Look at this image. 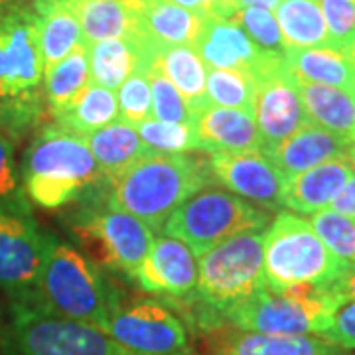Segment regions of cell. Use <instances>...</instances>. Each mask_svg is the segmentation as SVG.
Wrapping results in <instances>:
<instances>
[{"label": "cell", "instance_id": "6da1fadb", "mask_svg": "<svg viewBox=\"0 0 355 355\" xmlns=\"http://www.w3.org/2000/svg\"><path fill=\"white\" fill-rule=\"evenodd\" d=\"M30 308L105 330L121 302L113 284L87 257L53 235H42L36 304Z\"/></svg>", "mask_w": 355, "mask_h": 355}, {"label": "cell", "instance_id": "7a4b0ae2", "mask_svg": "<svg viewBox=\"0 0 355 355\" xmlns=\"http://www.w3.org/2000/svg\"><path fill=\"white\" fill-rule=\"evenodd\" d=\"M211 180L207 158L150 150L111 184L109 203L160 231L168 217Z\"/></svg>", "mask_w": 355, "mask_h": 355}, {"label": "cell", "instance_id": "3957f363", "mask_svg": "<svg viewBox=\"0 0 355 355\" xmlns=\"http://www.w3.org/2000/svg\"><path fill=\"white\" fill-rule=\"evenodd\" d=\"M44 73L36 18L24 0L0 14V125L20 132L38 121Z\"/></svg>", "mask_w": 355, "mask_h": 355}, {"label": "cell", "instance_id": "277c9868", "mask_svg": "<svg viewBox=\"0 0 355 355\" xmlns=\"http://www.w3.org/2000/svg\"><path fill=\"white\" fill-rule=\"evenodd\" d=\"M103 176L85 137L60 127H48L36 137L22 164L26 198L44 209L76 202Z\"/></svg>", "mask_w": 355, "mask_h": 355}, {"label": "cell", "instance_id": "5b68a950", "mask_svg": "<svg viewBox=\"0 0 355 355\" xmlns=\"http://www.w3.org/2000/svg\"><path fill=\"white\" fill-rule=\"evenodd\" d=\"M347 272L310 221L282 211L265 231V280L270 291L296 284L330 286Z\"/></svg>", "mask_w": 355, "mask_h": 355}, {"label": "cell", "instance_id": "8992f818", "mask_svg": "<svg viewBox=\"0 0 355 355\" xmlns=\"http://www.w3.org/2000/svg\"><path fill=\"white\" fill-rule=\"evenodd\" d=\"M338 308L328 286L296 284L284 291L265 286L225 318L239 330L322 338Z\"/></svg>", "mask_w": 355, "mask_h": 355}, {"label": "cell", "instance_id": "52a82bcc", "mask_svg": "<svg viewBox=\"0 0 355 355\" xmlns=\"http://www.w3.org/2000/svg\"><path fill=\"white\" fill-rule=\"evenodd\" d=\"M198 294L217 314H229L266 286L265 231H245L200 257Z\"/></svg>", "mask_w": 355, "mask_h": 355}, {"label": "cell", "instance_id": "ba28073f", "mask_svg": "<svg viewBox=\"0 0 355 355\" xmlns=\"http://www.w3.org/2000/svg\"><path fill=\"white\" fill-rule=\"evenodd\" d=\"M268 214L231 191L203 188L184 202L164 223V235L184 241L196 257L245 231H263Z\"/></svg>", "mask_w": 355, "mask_h": 355}, {"label": "cell", "instance_id": "9c48e42d", "mask_svg": "<svg viewBox=\"0 0 355 355\" xmlns=\"http://www.w3.org/2000/svg\"><path fill=\"white\" fill-rule=\"evenodd\" d=\"M2 355H127L99 328L12 304V322L2 338Z\"/></svg>", "mask_w": 355, "mask_h": 355}, {"label": "cell", "instance_id": "30bf717a", "mask_svg": "<svg viewBox=\"0 0 355 355\" xmlns=\"http://www.w3.org/2000/svg\"><path fill=\"white\" fill-rule=\"evenodd\" d=\"M76 233L99 263L130 279L137 277L154 243V231L142 219L111 203L83 217Z\"/></svg>", "mask_w": 355, "mask_h": 355}, {"label": "cell", "instance_id": "8fae6325", "mask_svg": "<svg viewBox=\"0 0 355 355\" xmlns=\"http://www.w3.org/2000/svg\"><path fill=\"white\" fill-rule=\"evenodd\" d=\"M105 334L127 355H188L190 340L184 322L168 306L142 300L119 308Z\"/></svg>", "mask_w": 355, "mask_h": 355}, {"label": "cell", "instance_id": "7c38bea8", "mask_svg": "<svg viewBox=\"0 0 355 355\" xmlns=\"http://www.w3.org/2000/svg\"><path fill=\"white\" fill-rule=\"evenodd\" d=\"M254 123L261 150H270L310 123L300 97L298 81L277 58L254 76Z\"/></svg>", "mask_w": 355, "mask_h": 355}, {"label": "cell", "instance_id": "4fadbf2b", "mask_svg": "<svg viewBox=\"0 0 355 355\" xmlns=\"http://www.w3.org/2000/svg\"><path fill=\"white\" fill-rule=\"evenodd\" d=\"M42 235L30 209H0V288L12 304H36Z\"/></svg>", "mask_w": 355, "mask_h": 355}, {"label": "cell", "instance_id": "5bb4252c", "mask_svg": "<svg viewBox=\"0 0 355 355\" xmlns=\"http://www.w3.org/2000/svg\"><path fill=\"white\" fill-rule=\"evenodd\" d=\"M207 164L214 182L223 184L231 193L270 211L282 207L284 178L263 150L209 153Z\"/></svg>", "mask_w": 355, "mask_h": 355}, {"label": "cell", "instance_id": "9a60e30c", "mask_svg": "<svg viewBox=\"0 0 355 355\" xmlns=\"http://www.w3.org/2000/svg\"><path fill=\"white\" fill-rule=\"evenodd\" d=\"M135 279L142 291L150 294L182 298L198 288L200 266L186 243L162 235L154 239L153 249L137 270Z\"/></svg>", "mask_w": 355, "mask_h": 355}, {"label": "cell", "instance_id": "2e32d148", "mask_svg": "<svg viewBox=\"0 0 355 355\" xmlns=\"http://www.w3.org/2000/svg\"><path fill=\"white\" fill-rule=\"evenodd\" d=\"M193 48L209 69H237L253 77L272 60L284 58L257 48L241 26L229 18H207Z\"/></svg>", "mask_w": 355, "mask_h": 355}, {"label": "cell", "instance_id": "e0dca14e", "mask_svg": "<svg viewBox=\"0 0 355 355\" xmlns=\"http://www.w3.org/2000/svg\"><path fill=\"white\" fill-rule=\"evenodd\" d=\"M209 355H345L320 336H279L247 330H216L207 342Z\"/></svg>", "mask_w": 355, "mask_h": 355}, {"label": "cell", "instance_id": "ac0fdd59", "mask_svg": "<svg viewBox=\"0 0 355 355\" xmlns=\"http://www.w3.org/2000/svg\"><path fill=\"white\" fill-rule=\"evenodd\" d=\"M191 125L205 153H245L261 150V137L254 114L241 109L203 103L193 109Z\"/></svg>", "mask_w": 355, "mask_h": 355}, {"label": "cell", "instance_id": "d6986e66", "mask_svg": "<svg viewBox=\"0 0 355 355\" xmlns=\"http://www.w3.org/2000/svg\"><path fill=\"white\" fill-rule=\"evenodd\" d=\"M347 146L349 140L340 139L331 135L330 130H324L308 123L298 132L280 142L279 146L263 153L277 166V170L286 182L306 170L330 162L334 158H343V154L347 153Z\"/></svg>", "mask_w": 355, "mask_h": 355}, {"label": "cell", "instance_id": "ffe728a7", "mask_svg": "<svg viewBox=\"0 0 355 355\" xmlns=\"http://www.w3.org/2000/svg\"><path fill=\"white\" fill-rule=\"evenodd\" d=\"M352 174L354 168L343 158H334L330 162L306 170L284 182L282 205L300 216H314L330 207L334 198L343 190Z\"/></svg>", "mask_w": 355, "mask_h": 355}, {"label": "cell", "instance_id": "44dd1931", "mask_svg": "<svg viewBox=\"0 0 355 355\" xmlns=\"http://www.w3.org/2000/svg\"><path fill=\"white\" fill-rule=\"evenodd\" d=\"M69 6L81 24L85 46L105 40H146L139 10L123 0H77Z\"/></svg>", "mask_w": 355, "mask_h": 355}, {"label": "cell", "instance_id": "7402d4cb", "mask_svg": "<svg viewBox=\"0 0 355 355\" xmlns=\"http://www.w3.org/2000/svg\"><path fill=\"white\" fill-rule=\"evenodd\" d=\"M146 40L156 48L196 46L202 36L205 16L170 0H144L139 6Z\"/></svg>", "mask_w": 355, "mask_h": 355}, {"label": "cell", "instance_id": "603a6c76", "mask_svg": "<svg viewBox=\"0 0 355 355\" xmlns=\"http://www.w3.org/2000/svg\"><path fill=\"white\" fill-rule=\"evenodd\" d=\"M85 140L103 174L111 184H114L130 166L153 150L150 146H146L137 127L123 121L121 116L109 123L107 127L87 135Z\"/></svg>", "mask_w": 355, "mask_h": 355}, {"label": "cell", "instance_id": "cb8c5ba5", "mask_svg": "<svg viewBox=\"0 0 355 355\" xmlns=\"http://www.w3.org/2000/svg\"><path fill=\"white\" fill-rule=\"evenodd\" d=\"M44 67L50 69L83 44L81 24L69 4L60 0H30Z\"/></svg>", "mask_w": 355, "mask_h": 355}, {"label": "cell", "instance_id": "d4e9b609", "mask_svg": "<svg viewBox=\"0 0 355 355\" xmlns=\"http://www.w3.org/2000/svg\"><path fill=\"white\" fill-rule=\"evenodd\" d=\"M91 81L114 91L150 60L148 40H105L87 46Z\"/></svg>", "mask_w": 355, "mask_h": 355}, {"label": "cell", "instance_id": "484cf974", "mask_svg": "<svg viewBox=\"0 0 355 355\" xmlns=\"http://www.w3.org/2000/svg\"><path fill=\"white\" fill-rule=\"evenodd\" d=\"M296 81L310 123L352 142L355 139V91Z\"/></svg>", "mask_w": 355, "mask_h": 355}, {"label": "cell", "instance_id": "4316f807", "mask_svg": "<svg viewBox=\"0 0 355 355\" xmlns=\"http://www.w3.org/2000/svg\"><path fill=\"white\" fill-rule=\"evenodd\" d=\"M286 67L300 81L355 91V69L345 51L336 48H306L284 53Z\"/></svg>", "mask_w": 355, "mask_h": 355}, {"label": "cell", "instance_id": "83f0119b", "mask_svg": "<svg viewBox=\"0 0 355 355\" xmlns=\"http://www.w3.org/2000/svg\"><path fill=\"white\" fill-rule=\"evenodd\" d=\"M275 16L286 51L330 46L328 28L318 0H280Z\"/></svg>", "mask_w": 355, "mask_h": 355}, {"label": "cell", "instance_id": "f1b7e54d", "mask_svg": "<svg viewBox=\"0 0 355 355\" xmlns=\"http://www.w3.org/2000/svg\"><path fill=\"white\" fill-rule=\"evenodd\" d=\"M91 65L85 44L71 51L62 62L46 69L44 73V99L51 116L62 113L65 107L76 103L81 93L91 85Z\"/></svg>", "mask_w": 355, "mask_h": 355}, {"label": "cell", "instance_id": "f546056e", "mask_svg": "<svg viewBox=\"0 0 355 355\" xmlns=\"http://www.w3.org/2000/svg\"><path fill=\"white\" fill-rule=\"evenodd\" d=\"M153 58L158 67L190 103L191 111L205 103L207 67L191 46H153Z\"/></svg>", "mask_w": 355, "mask_h": 355}, {"label": "cell", "instance_id": "4dcf8cb0", "mask_svg": "<svg viewBox=\"0 0 355 355\" xmlns=\"http://www.w3.org/2000/svg\"><path fill=\"white\" fill-rule=\"evenodd\" d=\"M119 116V101L114 91L91 83L81 93V97L69 107H65L62 113L55 114L53 121L55 127L76 132L79 137H87L116 121Z\"/></svg>", "mask_w": 355, "mask_h": 355}, {"label": "cell", "instance_id": "1f68e13d", "mask_svg": "<svg viewBox=\"0 0 355 355\" xmlns=\"http://www.w3.org/2000/svg\"><path fill=\"white\" fill-rule=\"evenodd\" d=\"M205 101L253 113L254 77L237 69H209L205 81Z\"/></svg>", "mask_w": 355, "mask_h": 355}, {"label": "cell", "instance_id": "d6a6232c", "mask_svg": "<svg viewBox=\"0 0 355 355\" xmlns=\"http://www.w3.org/2000/svg\"><path fill=\"white\" fill-rule=\"evenodd\" d=\"M310 225L345 270L355 268V217L326 207L310 217Z\"/></svg>", "mask_w": 355, "mask_h": 355}, {"label": "cell", "instance_id": "836d02e7", "mask_svg": "<svg viewBox=\"0 0 355 355\" xmlns=\"http://www.w3.org/2000/svg\"><path fill=\"white\" fill-rule=\"evenodd\" d=\"M146 73L150 81L153 91V116L162 123L172 125H191L190 103L176 89V85L162 73V69L154 62L153 48H150V60L146 65Z\"/></svg>", "mask_w": 355, "mask_h": 355}, {"label": "cell", "instance_id": "e575fe53", "mask_svg": "<svg viewBox=\"0 0 355 355\" xmlns=\"http://www.w3.org/2000/svg\"><path fill=\"white\" fill-rule=\"evenodd\" d=\"M137 130L153 150L168 154H186L202 150V142L193 125H172L158 119H146L137 125Z\"/></svg>", "mask_w": 355, "mask_h": 355}, {"label": "cell", "instance_id": "d590c367", "mask_svg": "<svg viewBox=\"0 0 355 355\" xmlns=\"http://www.w3.org/2000/svg\"><path fill=\"white\" fill-rule=\"evenodd\" d=\"M247 32L254 46L270 55H284L286 46L282 40V32L277 22V16L265 8H239L231 18Z\"/></svg>", "mask_w": 355, "mask_h": 355}, {"label": "cell", "instance_id": "8d00e7d4", "mask_svg": "<svg viewBox=\"0 0 355 355\" xmlns=\"http://www.w3.org/2000/svg\"><path fill=\"white\" fill-rule=\"evenodd\" d=\"M148 65V64H146ZM146 65L139 67L127 81L119 87V114L130 125H139L153 116V91L146 73Z\"/></svg>", "mask_w": 355, "mask_h": 355}, {"label": "cell", "instance_id": "74e56055", "mask_svg": "<svg viewBox=\"0 0 355 355\" xmlns=\"http://www.w3.org/2000/svg\"><path fill=\"white\" fill-rule=\"evenodd\" d=\"M328 28L330 48L347 51L355 42V2L352 0H318Z\"/></svg>", "mask_w": 355, "mask_h": 355}, {"label": "cell", "instance_id": "f35d334b", "mask_svg": "<svg viewBox=\"0 0 355 355\" xmlns=\"http://www.w3.org/2000/svg\"><path fill=\"white\" fill-rule=\"evenodd\" d=\"M0 209H30L24 186L14 168L10 142L0 135Z\"/></svg>", "mask_w": 355, "mask_h": 355}, {"label": "cell", "instance_id": "ab89813d", "mask_svg": "<svg viewBox=\"0 0 355 355\" xmlns=\"http://www.w3.org/2000/svg\"><path fill=\"white\" fill-rule=\"evenodd\" d=\"M322 338L342 347L343 352L355 349V302L342 304L334 312L330 328Z\"/></svg>", "mask_w": 355, "mask_h": 355}, {"label": "cell", "instance_id": "60d3db41", "mask_svg": "<svg viewBox=\"0 0 355 355\" xmlns=\"http://www.w3.org/2000/svg\"><path fill=\"white\" fill-rule=\"evenodd\" d=\"M331 298L338 302V306L347 304V302H355V268L343 272L336 282H331L330 286Z\"/></svg>", "mask_w": 355, "mask_h": 355}, {"label": "cell", "instance_id": "b9f144b4", "mask_svg": "<svg viewBox=\"0 0 355 355\" xmlns=\"http://www.w3.org/2000/svg\"><path fill=\"white\" fill-rule=\"evenodd\" d=\"M330 209L342 214V216L355 217V170L352 178L347 180V184L343 186V190L334 198Z\"/></svg>", "mask_w": 355, "mask_h": 355}, {"label": "cell", "instance_id": "7bdbcfd3", "mask_svg": "<svg viewBox=\"0 0 355 355\" xmlns=\"http://www.w3.org/2000/svg\"><path fill=\"white\" fill-rule=\"evenodd\" d=\"M200 2V12L205 18H233L239 6L235 0H198Z\"/></svg>", "mask_w": 355, "mask_h": 355}, {"label": "cell", "instance_id": "ee69618b", "mask_svg": "<svg viewBox=\"0 0 355 355\" xmlns=\"http://www.w3.org/2000/svg\"><path fill=\"white\" fill-rule=\"evenodd\" d=\"M235 4L239 8H265L275 12L279 8L280 0H235Z\"/></svg>", "mask_w": 355, "mask_h": 355}, {"label": "cell", "instance_id": "f6af8a7d", "mask_svg": "<svg viewBox=\"0 0 355 355\" xmlns=\"http://www.w3.org/2000/svg\"><path fill=\"white\" fill-rule=\"evenodd\" d=\"M170 2L180 4V6H184V8H190L193 12H200V2H198V0H170Z\"/></svg>", "mask_w": 355, "mask_h": 355}, {"label": "cell", "instance_id": "bcb514c9", "mask_svg": "<svg viewBox=\"0 0 355 355\" xmlns=\"http://www.w3.org/2000/svg\"><path fill=\"white\" fill-rule=\"evenodd\" d=\"M343 160L347 162V164L352 166L355 170V139L349 142V146H347V153L343 154Z\"/></svg>", "mask_w": 355, "mask_h": 355}, {"label": "cell", "instance_id": "7dc6e473", "mask_svg": "<svg viewBox=\"0 0 355 355\" xmlns=\"http://www.w3.org/2000/svg\"><path fill=\"white\" fill-rule=\"evenodd\" d=\"M20 2H24V0H0V14L6 12L8 8H12V6L20 4Z\"/></svg>", "mask_w": 355, "mask_h": 355}, {"label": "cell", "instance_id": "c3c4849f", "mask_svg": "<svg viewBox=\"0 0 355 355\" xmlns=\"http://www.w3.org/2000/svg\"><path fill=\"white\" fill-rule=\"evenodd\" d=\"M345 53H347V58L352 60V64H354V69H355V42L349 46V50L345 51Z\"/></svg>", "mask_w": 355, "mask_h": 355}, {"label": "cell", "instance_id": "681fc988", "mask_svg": "<svg viewBox=\"0 0 355 355\" xmlns=\"http://www.w3.org/2000/svg\"><path fill=\"white\" fill-rule=\"evenodd\" d=\"M123 2H127V4H130L132 8H137V10H139V6L144 2V0H123Z\"/></svg>", "mask_w": 355, "mask_h": 355}, {"label": "cell", "instance_id": "f907efd6", "mask_svg": "<svg viewBox=\"0 0 355 355\" xmlns=\"http://www.w3.org/2000/svg\"><path fill=\"white\" fill-rule=\"evenodd\" d=\"M60 2H65V4H73V2H77V0H60Z\"/></svg>", "mask_w": 355, "mask_h": 355}, {"label": "cell", "instance_id": "816d5d0a", "mask_svg": "<svg viewBox=\"0 0 355 355\" xmlns=\"http://www.w3.org/2000/svg\"><path fill=\"white\" fill-rule=\"evenodd\" d=\"M352 2H355V0H352Z\"/></svg>", "mask_w": 355, "mask_h": 355}]
</instances>
